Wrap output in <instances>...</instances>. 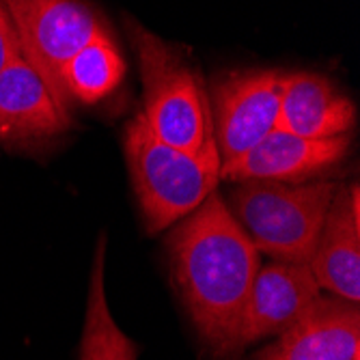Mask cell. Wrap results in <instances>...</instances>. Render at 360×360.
<instances>
[{"label": "cell", "instance_id": "obj_7", "mask_svg": "<svg viewBox=\"0 0 360 360\" xmlns=\"http://www.w3.org/2000/svg\"><path fill=\"white\" fill-rule=\"evenodd\" d=\"M319 291L309 264L270 261L259 266L238 323L236 356L244 347L289 328L321 296Z\"/></svg>", "mask_w": 360, "mask_h": 360}, {"label": "cell", "instance_id": "obj_4", "mask_svg": "<svg viewBox=\"0 0 360 360\" xmlns=\"http://www.w3.org/2000/svg\"><path fill=\"white\" fill-rule=\"evenodd\" d=\"M337 190L335 181H240L231 214L259 252L309 264Z\"/></svg>", "mask_w": 360, "mask_h": 360}, {"label": "cell", "instance_id": "obj_5", "mask_svg": "<svg viewBox=\"0 0 360 360\" xmlns=\"http://www.w3.org/2000/svg\"><path fill=\"white\" fill-rule=\"evenodd\" d=\"M22 56L52 95L70 110L60 89V70L78 50L106 32L100 15L82 0H5Z\"/></svg>", "mask_w": 360, "mask_h": 360}, {"label": "cell", "instance_id": "obj_1", "mask_svg": "<svg viewBox=\"0 0 360 360\" xmlns=\"http://www.w3.org/2000/svg\"><path fill=\"white\" fill-rule=\"evenodd\" d=\"M173 281L205 349L236 358L233 341L259 270V250L231 210L212 192L167 238Z\"/></svg>", "mask_w": 360, "mask_h": 360}, {"label": "cell", "instance_id": "obj_11", "mask_svg": "<svg viewBox=\"0 0 360 360\" xmlns=\"http://www.w3.org/2000/svg\"><path fill=\"white\" fill-rule=\"evenodd\" d=\"M309 268L319 285L337 298L360 300V205L358 186H339L326 214Z\"/></svg>", "mask_w": 360, "mask_h": 360}, {"label": "cell", "instance_id": "obj_13", "mask_svg": "<svg viewBox=\"0 0 360 360\" xmlns=\"http://www.w3.org/2000/svg\"><path fill=\"white\" fill-rule=\"evenodd\" d=\"M106 233L100 236L89 281L86 315L80 341V360H139L141 347L112 319L106 300Z\"/></svg>", "mask_w": 360, "mask_h": 360}, {"label": "cell", "instance_id": "obj_15", "mask_svg": "<svg viewBox=\"0 0 360 360\" xmlns=\"http://www.w3.org/2000/svg\"><path fill=\"white\" fill-rule=\"evenodd\" d=\"M18 48H20V44H18L13 22L5 7V0H0V72H3V68L9 63V58L13 56V52Z\"/></svg>", "mask_w": 360, "mask_h": 360}, {"label": "cell", "instance_id": "obj_3", "mask_svg": "<svg viewBox=\"0 0 360 360\" xmlns=\"http://www.w3.org/2000/svg\"><path fill=\"white\" fill-rule=\"evenodd\" d=\"M143 78V117L151 132L171 147L201 153L216 145L210 95L201 76L167 41L136 22H127Z\"/></svg>", "mask_w": 360, "mask_h": 360}, {"label": "cell", "instance_id": "obj_9", "mask_svg": "<svg viewBox=\"0 0 360 360\" xmlns=\"http://www.w3.org/2000/svg\"><path fill=\"white\" fill-rule=\"evenodd\" d=\"M349 149L347 136L304 139L276 127L242 158L220 167V179L229 181H304L339 165Z\"/></svg>", "mask_w": 360, "mask_h": 360}, {"label": "cell", "instance_id": "obj_8", "mask_svg": "<svg viewBox=\"0 0 360 360\" xmlns=\"http://www.w3.org/2000/svg\"><path fill=\"white\" fill-rule=\"evenodd\" d=\"M255 360H360L358 302L319 296Z\"/></svg>", "mask_w": 360, "mask_h": 360}, {"label": "cell", "instance_id": "obj_12", "mask_svg": "<svg viewBox=\"0 0 360 360\" xmlns=\"http://www.w3.org/2000/svg\"><path fill=\"white\" fill-rule=\"evenodd\" d=\"M356 108L328 78L296 72L283 74L278 127L304 139L347 136Z\"/></svg>", "mask_w": 360, "mask_h": 360}, {"label": "cell", "instance_id": "obj_10", "mask_svg": "<svg viewBox=\"0 0 360 360\" xmlns=\"http://www.w3.org/2000/svg\"><path fill=\"white\" fill-rule=\"evenodd\" d=\"M70 127V110L52 95L20 48L0 72V141L30 143Z\"/></svg>", "mask_w": 360, "mask_h": 360}, {"label": "cell", "instance_id": "obj_2", "mask_svg": "<svg viewBox=\"0 0 360 360\" xmlns=\"http://www.w3.org/2000/svg\"><path fill=\"white\" fill-rule=\"evenodd\" d=\"M125 158L149 233H160L199 207L220 181L216 145L188 153L162 143L143 112L125 127Z\"/></svg>", "mask_w": 360, "mask_h": 360}, {"label": "cell", "instance_id": "obj_6", "mask_svg": "<svg viewBox=\"0 0 360 360\" xmlns=\"http://www.w3.org/2000/svg\"><path fill=\"white\" fill-rule=\"evenodd\" d=\"M283 74L272 70L238 72L212 89V125L220 165L257 147L278 127Z\"/></svg>", "mask_w": 360, "mask_h": 360}, {"label": "cell", "instance_id": "obj_14", "mask_svg": "<svg viewBox=\"0 0 360 360\" xmlns=\"http://www.w3.org/2000/svg\"><path fill=\"white\" fill-rule=\"evenodd\" d=\"M125 76V60L117 44L102 32L78 50L60 70V89L68 104H97L108 97Z\"/></svg>", "mask_w": 360, "mask_h": 360}]
</instances>
